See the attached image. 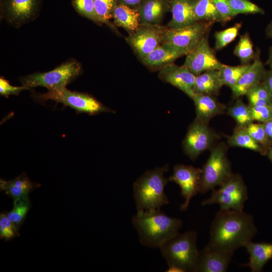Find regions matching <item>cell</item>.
I'll list each match as a JSON object with an SVG mask.
<instances>
[{"mask_svg":"<svg viewBox=\"0 0 272 272\" xmlns=\"http://www.w3.org/2000/svg\"><path fill=\"white\" fill-rule=\"evenodd\" d=\"M257 232L251 214L243 211L220 210L212 222L208 245L234 252L252 241Z\"/></svg>","mask_w":272,"mask_h":272,"instance_id":"obj_1","label":"cell"},{"mask_svg":"<svg viewBox=\"0 0 272 272\" xmlns=\"http://www.w3.org/2000/svg\"><path fill=\"white\" fill-rule=\"evenodd\" d=\"M132 224L138 232L141 244L156 248L179 233L182 221L157 209L137 212L132 218Z\"/></svg>","mask_w":272,"mask_h":272,"instance_id":"obj_2","label":"cell"},{"mask_svg":"<svg viewBox=\"0 0 272 272\" xmlns=\"http://www.w3.org/2000/svg\"><path fill=\"white\" fill-rule=\"evenodd\" d=\"M168 165L148 170L133 184V195L137 212L160 209L169 203L165 187L169 181L165 176Z\"/></svg>","mask_w":272,"mask_h":272,"instance_id":"obj_3","label":"cell"},{"mask_svg":"<svg viewBox=\"0 0 272 272\" xmlns=\"http://www.w3.org/2000/svg\"><path fill=\"white\" fill-rule=\"evenodd\" d=\"M197 238L195 231H188L178 233L163 243L159 248L168 266L177 267L182 272H196L199 256Z\"/></svg>","mask_w":272,"mask_h":272,"instance_id":"obj_4","label":"cell"},{"mask_svg":"<svg viewBox=\"0 0 272 272\" xmlns=\"http://www.w3.org/2000/svg\"><path fill=\"white\" fill-rule=\"evenodd\" d=\"M227 151V146L223 142L212 149L201 169L199 193L204 194L209 190H213L233 174Z\"/></svg>","mask_w":272,"mask_h":272,"instance_id":"obj_5","label":"cell"},{"mask_svg":"<svg viewBox=\"0 0 272 272\" xmlns=\"http://www.w3.org/2000/svg\"><path fill=\"white\" fill-rule=\"evenodd\" d=\"M248 198L246 184L239 174H233L227 180L213 190L211 196L201 202L203 206L217 204L221 210L243 211Z\"/></svg>","mask_w":272,"mask_h":272,"instance_id":"obj_6","label":"cell"},{"mask_svg":"<svg viewBox=\"0 0 272 272\" xmlns=\"http://www.w3.org/2000/svg\"><path fill=\"white\" fill-rule=\"evenodd\" d=\"M34 98L41 103L47 100L61 103L78 112L95 115L114 111L104 106L93 96L86 93L71 91L66 88L48 90L46 93L34 94Z\"/></svg>","mask_w":272,"mask_h":272,"instance_id":"obj_7","label":"cell"},{"mask_svg":"<svg viewBox=\"0 0 272 272\" xmlns=\"http://www.w3.org/2000/svg\"><path fill=\"white\" fill-rule=\"evenodd\" d=\"M82 67L77 61L68 60L54 69L45 73H36L22 77L23 86L29 89L43 87L48 90L66 88L81 73Z\"/></svg>","mask_w":272,"mask_h":272,"instance_id":"obj_8","label":"cell"},{"mask_svg":"<svg viewBox=\"0 0 272 272\" xmlns=\"http://www.w3.org/2000/svg\"><path fill=\"white\" fill-rule=\"evenodd\" d=\"M213 24L210 22L198 21L182 28H165L162 43L172 45L186 55L209 35Z\"/></svg>","mask_w":272,"mask_h":272,"instance_id":"obj_9","label":"cell"},{"mask_svg":"<svg viewBox=\"0 0 272 272\" xmlns=\"http://www.w3.org/2000/svg\"><path fill=\"white\" fill-rule=\"evenodd\" d=\"M218 137L208 124L195 117L183 140L184 152L192 161H195L201 154L212 147Z\"/></svg>","mask_w":272,"mask_h":272,"instance_id":"obj_10","label":"cell"},{"mask_svg":"<svg viewBox=\"0 0 272 272\" xmlns=\"http://www.w3.org/2000/svg\"><path fill=\"white\" fill-rule=\"evenodd\" d=\"M201 169L191 165H175L169 180L179 185L180 195L184 199L180 206V211H186L192 198L199 192Z\"/></svg>","mask_w":272,"mask_h":272,"instance_id":"obj_11","label":"cell"},{"mask_svg":"<svg viewBox=\"0 0 272 272\" xmlns=\"http://www.w3.org/2000/svg\"><path fill=\"white\" fill-rule=\"evenodd\" d=\"M208 37L206 36L186 55L183 65L196 76L207 71L219 70L224 64L216 57L214 50L210 45Z\"/></svg>","mask_w":272,"mask_h":272,"instance_id":"obj_12","label":"cell"},{"mask_svg":"<svg viewBox=\"0 0 272 272\" xmlns=\"http://www.w3.org/2000/svg\"><path fill=\"white\" fill-rule=\"evenodd\" d=\"M165 29L160 25H141L137 31L126 38V40L143 59L162 43Z\"/></svg>","mask_w":272,"mask_h":272,"instance_id":"obj_13","label":"cell"},{"mask_svg":"<svg viewBox=\"0 0 272 272\" xmlns=\"http://www.w3.org/2000/svg\"><path fill=\"white\" fill-rule=\"evenodd\" d=\"M158 76L161 80L178 88L191 99L194 96L196 76L183 65L179 66L173 63L167 64L161 69Z\"/></svg>","mask_w":272,"mask_h":272,"instance_id":"obj_14","label":"cell"},{"mask_svg":"<svg viewBox=\"0 0 272 272\" xmlns=\"http://www.w3.org/2000/svg\"><path fill=\"white\" fill-rule=\"evenodd\" d=\"M234 252L222 250L208 244L199 251L196 272H226Z\"/></svg>","mask_w":272,"mask_h":272,"instance_id":"obj_15","label":"cell"},{"mask_svg":"<svg viewBox=\"0 0 272 272\" xmlns=\"http://www.w3.org/2000/svg\"><path fill=\"white\" fill-rule=\"evenodd\" d=\"M39 0H6L5 13L7 20L16 26L29 21L36 14Z\"/></svg>","mask_w":272,"mask_h":272,"instance_id":"obj_16","label":"cell"},{"mask_svg":"<svg viewBox=\"0 0 272 272\" xmlns=\"http://www.w3.org/2000/svg\"><path fill=\"white\" fill-rule=\"evenodd\" d=\"M265 72L260 58L259 51H257L253 62L231 89L233 97L237 99L245 95L250 89L261 82Z\"/></svg>","mask_w":272,"mask_h":272,"instance_id":"obj_17","label":"cell"},{"mask_svg":"<svg viewBox=\"0 0 272 272\" xmlns=\"http://www.w3.org/2000/svg\"><path fill=\"white\" fill-rule=\"evenodd\" d=\"M196 0H171V20L167 24L168 28L179 29L196 23L194 14Z\"/></svg>","mask_w":272,"mask_h":272,"instance_id":"obj_18","label":"cell"},{"mask_svg":"<svg viewBox=\"0 0 272 272\" xmlns=\"http://www.w3.org/2000/svg\"><path fill=\"white\" fill-rule=\"evenodd\" d=\"M171 0H143L137 9L141 25H159L170 9Z\"/></svg>","mask_w":272,"mask_h":272,"instance_id":"obj_19","label":"cell"},{"mask_svg":"<svg viewBox=\"0 0 272 272\" xmlns=\"http://www.w3.org/2000/svg\"><path fill=\"white\" fill-rule=\"evenodd\" d=\"M194 102L196 118L208 124L214 117L223 114L226 109L214 96L195 94L192 99Z\"/></svg>","mask_w":272,"mask_h":272,"instance_id":"obj_20","label":"cell"},{"mask_svg":"<svg viewBox=\"0 0 272 272\" xmlns=\"http://www.w3.org/2000/svg\"><path fill=\"white\" fill-rule=\"evenodd\" d=\"M249 254V261L241 264L252 272H260L266 263L272 259V243L249 242L244 247Z\"/></svg>","mask_w":272,"mask_h":272,"instance_id":"obj_21","label":"cell"},{"mask_svg":"<svg viewBox=\"0 0 272 272\" xmlns=\"http://www.w3.org/2000/svg\"><path fill=\"white\" fill-rule=\"evenodd\" d=\"M184 54L172 45L162 43L143 59L145 65L152 67L164 66L173 63Z\"/></svg>","mask_w":272,"mask_h":272,"instance_id":"obj_22","label":"cell"},{"mask_svg":"<svg viewBox=\"0 0 272 272\" xmlns=\"http://www.w3.org/2000/svg\"><path fill=\"white\" fill-rule=\"evenodd\" d=\"M114 24L126 30L130 34L137 31L141 26L140 13L137 9L123 4H117L112 14Z\"/></svg>","mask_w":272,"mask_h":272,"instance_id":"obj_23","label":"cell"},{"mask_svg":"<svg viewBox=\"0 0 272 272\" xmlns=\"http://www.w3.org/2000/svg\"><path fill=\"white\" fill-rule=\"evenodd\" d=\"M38 186V184L32 182L25 174L11 180L6 181L2 179L0 180L1 189L14 199L27 196Z\"/></svg>","mask_w":272,"mask_h":272,"instance_id":"obj_24","label":"cell"},{"mask_svg":"<svg viewBox=\"0 0 272 272\" xmlns=\"http://www.w3.org/2000/svg\"><path fill=\"white\" fill-rule=\"evenodd\" d=\"M223 86L219 70L207 71L196 76L194 93L214 96Z\"/></svg>","mask_w":272,"mask_h":272,"instance_id":"obj_25","label":"cell"},{"mask_svg":"<svg viewBox=\"0 0 272 272\" xmlns=\"http://www.w3.org/2000/svg\"><path fill=\"white\" fill-rule=\"evenodd\" d=\"M227 143L231 147L243 148L261 154L264 152L263 147L253 139L245 127L237 125L233 133L228 137Z\"/></svg>","mask_w":272,"mask_h":272,"instance_id":"obj_26","label":"cell"},{"mask_svg":"<svg viewBox=\"0 0 272 272\" xmlns=\"http://www.w3.org/2000/svg\"><path fill=\"white\" fill-rule=\"evenodd\" d=\"M194 14L197 21L224 23L212 0H196Z\"/></svg>","mask_w":272,"mask_h":272,"instance_id":"obj_27","label":"cell"},{"mask_svg":"<svg viewBox=\"0 0 272 272\" xmlns=\"http://www.w3.org/2000/svg\"><path fill=\"white\" fill-rule=\"evenodd\" d=\"M227 113L235 120L237 126L246 127L253 122L250 106L240 98H237L235 102L227 109Z\"/></svg>","mask_w":272,"mask_h":272,"instance_id":"obj_28","label":"cell"},{"mask_svg":"<svg viewBox=\"0 0 272 272\" xmlns=\"http://www.w3.org/2000/svg\"><path fill=\"white\" fill-rule=\"evenodd\" d=\"M245 95L250 107L272 105V96L262 82L250 89Z\"/></svg>","mask_w":272,"mask_h":272,"instance_id":"obj_29","label":"cell"},{"mask_svg":"<svg viewBox=\"0 0 272 272\" xmlns=\"http://www.w3.org/2000/svg\"><path fill=\"white\" fill-rule=\"evenodd\" d=\"M250 63L230 66L224 64L219 70V75L221 82L232 89L239 81L243 73L249 67Z\"/></svg>","mask_w":272,"mask_h":272,"instance_id":"obj_30","label":"cell"},{"mask_svg":"<svg viewBox=\"0 0 272 272\" xmlns=\"http://www.w3.org/2000/svg\"><path fill=\"white\" fill-rule=\"evenodd\" d=\"M234 54L239 58L241 64L250 63L254 59L256 53L254 51L253 45L248 33L240 35L234 48Z\"/></svg>","mask_w":272,"mask_h":272,"instance_id":"obj_31","label":"cell"},{"mask_svg":"<svg viewBox=\"0 0 272 272\" xmlns=\"http://www.w3.org/2000/svg\"><path fill=\"white\" fill-rule=\"evenodd\" d=\"M31 201L28 196L14 199L12 210L7 216L18 228L23 222L31 208Z\"/></svg>","mask_w":272,"mask_h":272,"instance_id":"obj_32","label":"cell"},{"mask_svg":"<svg viewBox=\"0 0 272 272\" xmlns=\"http://www.w3.org/2000/svg\"><path fill=\"white\" fill-rule=\"evenodd\" d=\"M241 27L242 24L238 23L223 30L216 31L214 35L215 38V49L216 50H221L234 40L239 34Z\"/></svg>","mask_w":272,"mask_h":272,"instance_id":"obj_33","label":"cell"},{"mask_svg":"<svg viewBox=\"0 0 272 272\" xmlns=\"http://www.w3.org/2000/svg\"><path fill=\"white\" fill-rule=\"evenodd\" d=\"M95 11L100 22L107 25L112 18L113 10L117 0H93Z\"/></svg>","mask_w":272,"mask_h":272,"instance_id":"obj_34","label":"cell"},{"mask_svg":"<svg viewBox=\"0 0 272 272\" xmlns=\"http://www.w3.org/2000/svg\"><path fill=\"white\" fill-rule=\"evenodd\" d=\"M227 1L235 16L241 14H264L262 8L249 0Z\"/></svg>","mask_w":272,"mask_h":272,"instance_id":"obj_35","label":"cell"},{"mask_svg":"<svg viewBox=\"0 0 272 272\" xmlns=\"http://www.w3.org/2000/svg\"><path fill=\"white\" fill-rule=\"evenodd\" d=\"M72 5L76 11L82 16L95 22H99L97 16L93 0H72Z\"/></svg>","mask_w":272,"mask_h":272,"instance_id":"obj_36","label":"cell"},{"mask_svg":"<svg viewBox=\"0 0 272 272\" xmlns=\"http://www.w3.org/2000/svg\"><path fill=\"white\" fill-rule=\"evenodd\" d=\"M19 235L18 227L7 217L1 213L0 215V237L6 240L11 239Z\"/></svg>","mask_w":272,"mask_h":272,"instance_id":"obj_37","label":"cell"},{"mask_svg":"<svg viewBox=\"0 0 272 272\" xmlns=\"http://www.w3.org/2000/svg\"><path fill=\"white\" fill-rule=\"evenodd\" d=\"M245 128L253 139L262 147H266L269 145L270 142L266 136L262 123L252 122Z\"/></svg>","mask_w":272,"mask_h":272,"instance_id":"obj_38","label":"cell"},{"mask_svg":"<svg viewBox=\"0 0 272 272\" xmlns=\"http://www.w3.org/2000/svg\"><path fill=\"white\" fill-rule=\"evenodd\" d=\"M250 108L253 121L264 123L272 119V105L250 107Z\"/></svg>","mask_w":272,"mask_h":272,"instance_id":"obj_39","label":"cell"},{"mask_svg":"<svg viewBox=\"0 0 272 272\" xmlns=\"http://www.w3.org/2000/svg\"><path fill=\"white\" fill-rule=\"evenodd\" d=\"M217 10L222 17L224 23L235 16L232 12L227 0H212Z\"/></svg>","mask_w":272,"mask_h":272,"instance_id":"obj_40","label":"cell"},{"mask_svg":"<svg viewBox=\"0 0 272 272\" xmlns=\"http://www.w3.org/2000/svg\"><path fill=\"white\" fill-rule=\"evenodd\" d=\"M26 89H29L24 86L20 87L12 86L3 77L0 78V94L2 96L8 97L11 95H18L21 91Z\"/></svg>","mask_w":272,"mask_h":272,"instance_id":"obj_41","label":"cell"},{"mask_svg":"<svg viewBox=\"0 0 272 272\" xmlns=\"http://www.w3.org/2000/svg\"><path fill=\"white\" fill-rule=\"evenodd\" d=\"M262 82L272 96V70L265 71Z\"/></svg>","mask_w":272,"mask_h":272,"instance_id":"obj_42","label":"cell"},{"mask_svg":"<svg viewBox=\"0 0 272 272\" xmlns=\"http://www.w3.org/2000/svg\"><path fill=\"white\" fill-rule=\"evenodd\" d=\"M262 123L266 136L271 142H272V119Z\"/></svg>","mask_w":272,"mask_h":272,"instance_id":"obj_43","label":"cell"},{"mask_svg":"<svg viewBox=\"0 0 272 272\" xmlns=\"http://www.w3.org/2000/svg\"><path fill=\"white\" fill-rule=\"evenodd\" d=\"M143 0H117L118 4H123L132 7L139 5Z\"/></svg>","mask_w":272,"mask_h":272,"instance_id":"obj_44","label":"cell"},{"mask_svg":"<svg viewBox=\"0 0 272 272\" xmlns=\"http://www.w3.org/2000/svg\"><path fill=\"white\" fill-rule=\"evenodd\" d=\"M265 34L268 38H272V21L267 26Z\"/></svg>","mask_w":272,"mask_h":272,"instance_id":"obj_45","label":"cell"},{"mask_svg":"<svg viewBox=\"0 0 272 272\" xmlns=\"http://www.w3.org/2000/svg\"><path fill=\"white\" fill-rule=\"evenodd\" d=\"M267 63L270 67L271 70H272V46H271L269 48V55Z\"/></svg>","mask_w":272,"mask_h":272,"instance_id":"obj_46","label":"cell"},{"mask_svg":"<svg viewBox=\"0 0 272 272\" xmlns=\"http://www.w3.org/2000/svg\"><path fill=\"white\" fill-rule=\"evenodd\" d=\"M267 155L268 158L272 162V147L269 149Z\"/></svg>","mask_w":272,"mask_h":272,"instance_id":"obj_47","label":"cell"}]
</instances>
